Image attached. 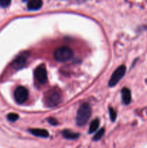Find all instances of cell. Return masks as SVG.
Returning <instances> with one entry per match:
<instances>
[{
	"label": "cell",
	"mask_w": 147,
	"mask_h": 148,
	"mask_svg": "<svg viewBox=\"0 0 147 148\" xmlns=\"http://www.w3.org/2000/svg\"><path fill=\"white\" fill-rule=\"evenodd\" d=\"M27 64V57L24 55H20L17 56L12 63V66L14 69L19 70L24 67Z\"/></svg>",
	"instance_id": "7"
},
{
	"label": "cell",
	"mask_w": 147,
	"mask_h": 148,
	"mask_svg": "<svg viewBox=\"0 0 147 148\" xmlns=\"http://www.w3.org/2000/svg\"><path fill=\"white\" fill-rule=\"evenodd\" d=\"M35 79L40 85H45L48 81V75L46 66L43 64L37 66L34 72Z\"/></svg>",
	"instance_id": "4"
},
{
	"label": "cell",
	"mask_w": 147,
	"mask_h": 148,
	"mask_svg": "<svg viewBox=\"0 0 147 148\" xmlns=\"http://www.w3.org/2000/svg\"><path fill=\"white\" fill-rule=\"evenodd\" d=\"M23 1H27V0H23Z\"/></svg>",
	"instance_id": "18"
},
{
	"label": "cell",
	"mask_w": 147,
	"mask_h": 148,
	"mask_svg": "<svg viewBox=\"0 0 147 148\" xmlns=\"http://www.w3.org/2000/svg\"><path fill=\"white\" fill-rule=\"evenodd\" d=\"M61 92L57 88H50L44 95L46 105L50 108L57 106L61 101Z\"/></svg>",
	"instance_id": "1"
},
{
	"label": "cell",
	"mask_w": 147,
	"mask_h": 148,
	"mask_svg": "<svg viewBox=\"0 0 147 148\" xmlns=\"http://www.w3.org/2000/svg\"><path fill=\"white\" fill-rule=\"evenodd\" d=\"M104 134H105V129H101V130H99V131L95 134V135L94 136L93 140L94 141H98V140H99L102 137H103Z\"/></svg>",
	"instance_id": "13"
},
{
	"label": "cell",
	"mask_w": 147,
	"mask_h": 148,
	"mask_svg": "<svg viewBox=\"0 0 147 148\" xmlns=\"http://www.w3.org/2000/svg\"><path fill=\"white\" fill-rule=\"evenodd\" d=\"M63 137L67 140H76L78 137H79V134L76 132H74L70 131V130H64L62 133Z\"/></svg>",
	"instance_id": "11"
},
{
	"label": "cell",
	"mask_w": 147,
	"mask_h": 148,
	"mask_svg": "<svg viewBox=\"0 0 147 148\" xmlns=\"http://www.w3.org/2000/svg\"><path fill=\"white\" fill-rule=\"evenodd\" d=\"M73 51L67 46H61L55 51L54 58L57 62H65L71 59L73 56Z\"/></svg>",
	"instance_id": "3"
},
{
	"label": "cell",
	"mask_w": 147,
	"mask_h": 148,
	"mask_svg": "<svg viewBox=\"0 0 147 148\" xmlns=\"http://www.w3.org/2000/svg\"><path fill=\"white\" fill-rule=\"evenodd\" d=\"M48 121V122L50 123V124H52V125L53 126H56L58 124V121L54 118H49Z\"/></svg>",
	"instance_id": "17"
},
{
	"label": "cell",
	"mask_w": 147,
	"mask_h": 148,
	"mask_svg": "<svg viewBox=\"0 0 147 148\" xmlns=\"http://www.w3.org/2000/svg\"><path fill=\"white\" fill-rule=\"evenodd\" d=\"M12 0H0V5L2 7H7L11 3Z\"/></svg>",
	"instance_id": "16"
},
{
	"label": "cell",
	"mask_w": 147,
	"mask_h": 148,
	"mask_svg": "<svg viewBox=\"0 0 147 148\" xmlns=\"http://www.w3.org/2000/svg\"><path fill=\"white\" fill-rule=\"evenodd\" d=\"M30 132L36 137H43V138H46L49 136L48 132L43 129H31L30 130Z\"/></svg>",
	"instance_id": "8"
},
{
	"label": "cell",
	"mask_w": 147,
	"mask_h": 148,
	"mask_svg": "<svg viewBox=\"0 0 147 148\" xmlns=\"http://www.w3.org/2000/svg\"><path fill=\"white\" fill-rule=\"evenodd\" d=\"M91 108L86 103L82 104L79 108L76 114V124L79 127H82L87 123L91 116Z\"/></svg>",
	"instance_id": "2"
},
{
	"label": "cell",
	"mask_w": 147,
	"mask_h": 148,
	"mask_svg": "<svg viewBox=\"0 0 147 148\" xmlns=\"http://www.w3.org/2000/svg\"><path fill=\"white\" fill-rule=\"evenodd\" d=\"M14 97L17 103H24L28 98V90L23 86L17 87L14 90Z\"/></svg>",
	"instance_id": "6"
},
{
	"label": "cell",
	"mask_w": 147,
	"mask_h": 148,
	"mask_svg": "<svg viewBox=\"0 0 147 148\" xmlns=\"http://www.w3.org/2000/svg\"><path fill=\"white\" fill-rule=\"evenodd\" d=\"M109 113H110V116L111 120H112V121H114L115 119H116V116H117L116 112H115V111L114 110V108L110 107Z\"/></svg>",
	"instance_id": "15"
},
{
	"label": "cell",
	"mask_w": 147,
	"mask_h": 148,
	"mask_svg": "<svg viewBox=\"0 0 147 148\" xmlns=\"http://www.w3.org/2000/svg\"><path fill=\"white\" fill-rule=\"evenodd\" d=\"M125 71H126V67L124 65H121V66H118L113 74L111 76L110 79L109 81V85L110 87H114L118 84V82L123 77V76L125 74Z\"/></svg>",
	"instance_id": "5"
},
{
	"label": "cell",
	"mask_w": 147,
	"mask_h": 148,
	"mask_svg": "<svg viewBox=\"0 0 147 148\" xmlns=\"http://www.w3.org/2000/svg\"><path fill=\"white\" fill-rule=\"evenodd\" d=\"M99 126V120L98 119H95L91 122L90 126L89 128V133H94L97 130L98 127Z\"/></svg>",
	"instance_id": "12"
},
{
	"label": "cell",
	"mask_w": 147,
	"mask_h": 148,
	"mask_svg": "<svg viewBox=\"0 0 147 148\" xmlns=\"http://www.w3.org/2000/svg\"><path fill=\"white\" fill-rule=\"evenodd\" d=\"M43 6L42 0H30L27 4V8L29 10H37L41 8Z\"/></svg>",
	"instance_id": "10"
},
{
	"label": "cell",
	"mask_w": 147,
	"mask_h": 148,
	"mask_svg": "<svg viewBox=\"0 0 147 148\" xmlns=\"http://www.w3.org/2000/svg\"><path fill=\"white\" fill-rule=\"evenodd\" d=\"M19 116L17 114H14V113H11V114H9L7 116V119L8 120H10V121H15L18 119Z\"/></svg>",
	"instance_id": "14"
},
{
	"label": "cell",
	"mask_w": 147,
	"mask_h": 148,
	"mask_svg": "<svg viewBox=\"0 0 147 148\" xmlns=\"http://www.w3.org/2000/svg\"><path fill=\"white\" fill-rule=\"evenodd\" d=\"M121 94H122V100L124 103L125 105L129 104L131 101V94L130 90L127 88H122V91H121Z\"/></svg>",
	"instance_id": "9"
}]
</instances>
